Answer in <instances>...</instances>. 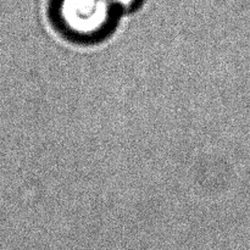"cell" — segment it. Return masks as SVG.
I'll use <instances>...</instances> for the list:
<instances>
[{
  "label": "cell",
  "mask_w": 250,
  "mask_h": 250,
  "mask_svg": "<svg viewBox=\"0 0 250 250\" xmlns=\"http://www.w3.org/2000/svg\"><path fill=\"white\" fill-rule=\"evenodd\" d=\"M111 4L109 0H61L62 19L72 27L89 31L107 19Z\"/></svg>",
  "instance_id": "cell-1"
},
{
  "label": "cell",
  "mask_w": 250,
  "mask_h": 250,
  "mask_svg": "<svg viewBox=\"0 0 250 250\" xmlns=\"http://www.w3.org/2000/svg\"><path fill=\"white\" fill-rule=\"evenodd\" d=\"M109 1L111 5H117V6L127 7V6H129V5L133 4L136 0H109Z\"/></svg>",
  "instance_id": "cell-2"
}]
</instances>
